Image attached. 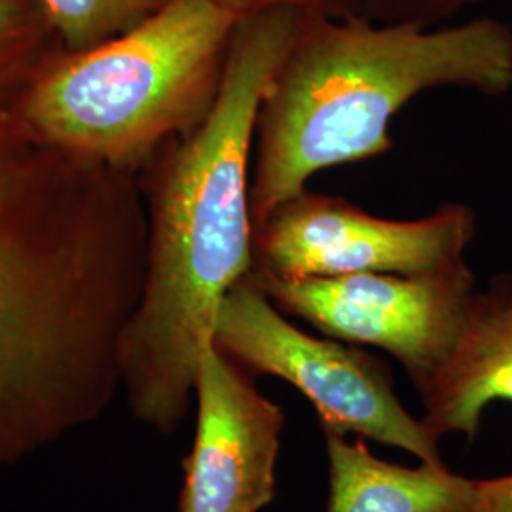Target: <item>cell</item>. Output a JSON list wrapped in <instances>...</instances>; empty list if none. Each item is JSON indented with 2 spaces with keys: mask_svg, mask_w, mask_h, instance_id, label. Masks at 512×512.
<instances>
[{
  "mask_svg": "<svg viewBox=\"0 0 512 512\" xmlns=\"http://www.w3.org/2000/svg\"><path fill=\"white\" fill-rule=\"evenodd\" d=\"M145 268L137 173L0 118V471L107 414Z\"/></svg>",
  "mask_w": 512,
  "mask_h": 512,
  "instance_id": "1",
  "label": "cell"
},
{
  "mask_svg": "<svg viewBox=\"0 0 512 512\" xmlns=\"http://www.w3.org/2000/svg\"><path fill=\"white\" fill-rule=\"evenodd\" d=\"M296 14L274 8L238 18L215 109L137 173L147 268L122 338V393L135 420L162 435L188 416L222 302L253 270L256 112Z\"/></svg>",
  "mask_w": 512,
  "mask_h": 512,
  "instance_id": "2",
  "label": "cell"
},
{
  "mask_svg": "<svg viewBox=\"0 0 512 512\" xmlns=\"http://www.w3.org/2000/svg\"><path fill=\"white\" fill-rule=\"evenodd\" d=\"M512 90V29L494 18L427 27L363 14L298 12L255 122V226L332 167L385 156L391 124L418 95Z\"/></svg>",
  "mask_w": 512,
  "mask_h": 512,
  "instance_id": "3",
  "label": "cell"
},
{
  "mask_svg": "<svg viewBox=\"0 0 512 512\" xmlns=\"http://www.w3.org/2000/svg\"><path fill=\"white\" fill-rule=\"evenodd\" d=\"M236 23L213 0H169L128 33L63 55L14 112L57 147L139 173L215 109Z\"/></svg>",
  "mask_w": 512,
  "mask_h": 512,
  "instance_id": "4",
  "label": "cell"
},
{
  "mask_svg": "<svg viewBox=\"0 0 512 512\" xmlns=\"http://www.w3.org/2000/svg\"><path fill=\"white\" fill-rule=\"evenodd\" d=\"M213 342L251 376L293 385L317 412L323 431L399 448L420 463H444L440 440L406 410L384 361L296 327L249 275L222 302Z\"/></svg>",
  "mask_w": 512,
  "mask_h": 512,
  "instance_id": "5",
  "label": "cell"
},
{
  "mask_svg": "<svg viewBox=\"0 0 512 512\" xmlns=\"http://www.w3.org/2000/svg\"><path fill=\"white\" fill-rule=\"evenodd\" d=\"M476 230L475 209L467 203H444L421 219H385L342 196L306 188L256 224L251 274H439L467 264Z\"/></svg>",
  "mask_w": 512,
  "mask_h": 512,
  "instance_id": "6",
  "label": "cell"
},
{
  "mask_svg": "<svg viewBox=\"0 0 512 512\" xmlns=\"http://www.w3.org/2000/svg\"><path fill=\"white\" fill-rule=\"evenodd\" d=\"M249 277L277 310L319 334L391 355L418 393L448 359L476 291L469 264L429 275Z\"/></svg>",
  "mask_w": 512,
  "mask_h": 512,
  "instance_id": "7",
  "label": "cell"
},
{
  "mask_svg": "<svg viewBox=\"0 0 512 512\" xmlns=\"http://www.w3.org/2000/svg\"><path fill=\"white\" fill-rule=\"evenodd\" d=\"M194 403L196 433L184 459L179 511H264L277 492L281 406L215 344L203 355Z\"/></svg>",
  "mask_w": 512,
  "mask_h": 512,
  "instance_id": "8",
  "label": "cell"
},
{
  "mask_svg": "<svg viewBox=\"0 0 512 512\" xmlns=\"http://www.w3.org/2000/svg\"><path fill=\"white\" fill-rule=\"evenodd\" d=\"M418 395L421 421L437 440H473L490 404L512 403V274L476 289L448 359Z\"/></svg>",
  "mask_w": 512,
  "mask_h": 512,
  "instance_id": "9",
  "label": "cell"
},
{
  "mask_svg": "<svg viewBox=\"0 0 512 512\" xmlns=\"http://www.w3.org/2000/svg\"><path fill=\"white\" fill-rule=\"evenodd\" d=\"M329 458L327 512H469L475 478L444 463L404 467L374 456L361 440L323 431Z\"/></svg>",
  "mask_w": 512,
  "mask_h": 512,
  "instance_id": "10",
  "label": "cell"
},
{
  "mask_svg": "<svg viewBox=\"0 0 512 512\" xmlns=\"http://www.w3.org/2000/svg\"><path fill=\"white\" fill-rule=\"evenodd\" d=\"M67 54L38 0H0V118Z\"/></svg>",
  "mask_w": 512,
  "mask_h": 512,
  "instance_id": "11",
  "label": "cell"
},
{
  "mask_svg": "<svg viewBox=\"0 0 512 512\" xmlns=\"http://www.w3.org/2000/svg\"><path fill=\"white\" fill-rule=\"evenodd\" d=\"M67 54H80L141 25L169 0H38Z\"/></svg>",
  "mask_w": 512,
  "mask_h": 512,
  "instance_id": "12",
  "label": "cell"
},
{
  "mask_svg": "<svg viewBox=\"0 0 512 512\" xmlns=\"http://www.w3.org/2000/svg\"><path fill=\"white\" fill-rule=\"evenodd\" d=\"M488 0H368L363 16L380 23L444 25L463 10Z\"/></svg>",
  "mask_w": 512,
  "mask_h": 512,
  "instance_id": "13",
  "label": "cell"
},
{
  "mask_svg": "<svg viewBox=\"0 0 512 512\" xmlns=\"http://www.w3.org/2000/svg\"><path fill=\"white\" fill-rule=\"evenodd\" d=\"M234 16H249L274 8H291L296 12L323 14L330 18H349L363 14L368 0H213Z\"/></svg>",
  "mask_w": 512,
  "mask_h": 512,
  "instance_id": "14",
  "label": "cell"
},
{
  "mask_svg": "<svg viewBox=\"0 0 512 512\" xmlns=\"http://www.w3.org/2000/svg\"><path fill=\"white\" fill-rule=\"evenodd\" d=\"M469 512H512V475L476 480Z\"/></svg>",
  "mask_w": 512,
  "mask_h": 512,
  "instance_id": "15",
  "label": "cell"
}]
</instances>
